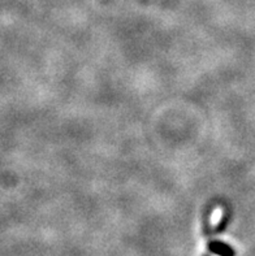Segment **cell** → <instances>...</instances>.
<instances>
[{"instance_id":"1","label":"cell","mask_w":255,"mask_h":256,"mask_svg":"<svg viewBox=\"0 0 255 256\" xmlns=\"http://www.w3.org/2000/svg\"><path fill=\"white\" fill-rule=\"evenodd\" d=\"M208 248H210L211 252L219 256H234V254H236L229 244L219 242V240H213V242H211V244H208Z\"/></svg>"}]
</instances>
